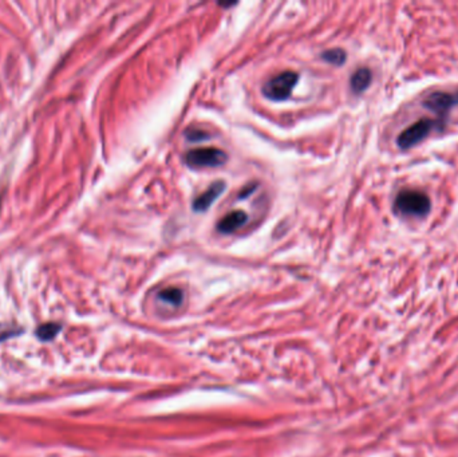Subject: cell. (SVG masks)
I'll return each instance as SVG.
<instances>
[{
	"mask_svg": "<svg viewBox=\"0 0 458 457\" xmlns=\"http://www.w3.org/2000/svg\"><path fill=\"white\" fill-rule=\"evenodd\" d=\"M298 81H299L298 72H291V70L280 72L266 82V85L263 87V94L266 98L276 102L287 100L291 96Z\"/></svg>",
	"mask_w": 458,
	"mask_h": 457,
	"instance_id": "obj_2",
	"label": "cell"
},
{
	"mask_svg": "<svg viewBox=\"0 0 458 457\" xmlns=\"http://www.w3.org/2000/svg\"><path fill=\"white\" fill-rule=\"evenodd\" d=\"M225 191V183L224 181H215L209 186L202 195L193 200V211L195 212H205L211 208L216 199Z\"/></svg>",
	"mask_w": 458,
	"mask_h": 457,
	"instance_id": "obj_6",
	"label": "cell"
},
{
	"mask_svg": "<svg viewBox=\"0 0 458 457\" xmlns=\"http://www.w3.org/2000/svg\"><path fill=\"white\" fill-rule=\"evenodd\" d=\"M437 127V122L424 118L417 121L412 127L405 129L401 134L398 136L397 143L401 149H410L417 143H421L425 137H428L430 131Z\"/></svg>",
	"mask_w": 458,
	"mask_h": 457,
	"instance_id": "obj_4",
	"label": "cell"
},
{
	"mask_svg": "<svg viewBox=\"0 0 458 457\" xmlns=\"http://www.w3.org/2000/svg\"><path fill=\"white\" fill-rule=\"evenodd\" d=\"M247 221H248V214H245L244 211H240V210L232 211V212L225 214L217 223V229L223 235H229V233H233L237 229L242 228Z\"/></svg>",
	"mask_w": 458,
	"mask_h": 457,
	"instance_id": "obj_7",
	"label": "cell"
},
{
	"mask_svg": "<svg viewBox=\"0 0 458 457\" xmlns=\"http://www.w3.org/2000/svg\"><path fill=\"white\" fill-rule=\"evenodd\" d=\"M19 333H20L19 330L15 329L10 325H0V342L4 340H8L10 337L18 335Z\"/></svg>",
	"mask_w": 458,
	"mask_h": 457,
	"instance_id": "obj_12",
	"label": "cell"
},
{
	"mask_svg": "<svg viewBox=\"0 0 458 457\" xmlns=\"http://www.w3.org/2000/svg\"><path fill=\"white\" fill-rule=\"evenodd\" d=\"M59 331H60V326L57 323H46L37 330V335L42 341H50L57 335Z\"/></svg>",
	"mask_w": 458,
	"mask_h": 457,
	"instance_id": "obj_11",
	"label": "cell"
},
{
	"mask_svg": "<svg viewBox=\"0 0 458 457\" xmlns=\"http://www.w3.org/2000/svg\"><path fill=\"white\" fill-rule=\"evenodd\" d=\"M394 208L405 216L425 217L430 212L431 204L429 198L422 192L403 191L394 201Z\"/></svg>",
	"mask_w": 458,
	"mask_h": 457,
	"instance_id": "obj_1",
	"label": "cell"
},
{
	"mask_svg": "<svg viewBox=\"0 0 458 457\" xmlns=\"http://www.w3.org/2000/svg\"><path fill=\"white\" fill-rule=\"evenodd\" d=\"M322 58L325 60H327L331 65H336V66H342L346 59H347V56H346V51L342 50V49H331V50H327L322 54Z\"/></svg>",
	"mask_w": 458,
	"mask_h": 457,
	"instance_id": "obj_10",
	"label": "cell"
},
{
	"mask_svg": "<svg viewBox=\"0 0 458 457\" xmlns=\"http://www.w3.org/2000/svg\"><path fill=\"white\" fill-rule=\"evenodd\" d=\"M372 81V70L367 67H360L353 74V77L350 79V85H351L353 91L359 94V93H363L370 86Z\"/></svg>",
	"mask_w": 458,
	"mask_h": 457,
	"instance_id": "obj_8",
	"label": "cell"
},
{
	"mask_svg": "<svg viewBox=\"0 0 458 457\" xmlns=\"http://www.w3.org/2000/svg\"><path fill=\"white\" fill-rule=\"evenodd\" d=\"M458 103L457 94H450L444 91H436L428 96L424 101V106L437 115H445L454 105Z\"/></svg>",
	"mask_w": 458,
	"mask_h": 457,
	"instance_id": "obj_5",
	"label": "cell"
},
{
	"mask_svg": "<svg viewBox=\"0 0 458 457\" xmlns=\"http://www.w3.org/2000/svg\"><path fill=\"white\" fill-rule=\"evenodd\" d=\"M228 155L217 148H197L188 152L185 162L193 169L200 168H217L227 162Z\"/></svg>",
	"mask_w": 458,
	"mask_h": 457,
	"instance_id": "obj_3",
	"label": "cell"
},
{
	"mask_svg": "<svg viewBox=\"0 0 458 457\" xmlns=\"http://www.w3.org/2000/svg\"><path fill=\"white\" fill-rule=\"evenodd\" d=\"M186 136H188L189 141H202V139H207L208 137V134L204 133V131H201V130H189L186 133Z\"/></svg>",
	"mask_w": 458,
	"mask_h": 457,
	"instance_id": "obj_13",
	"label": "cell"
},
{
	"mask_svg": "<svg viewBox=\"0 0 458 457\" xmlns=\"http://www.w3.org/2000/svg\"><path fill=\"white\" fill-rule=\"evenodd\" d=\"M157 298L159 302L169 304L172 307H177L183 303L184 300V294L180 288L177 287H166L164 290H161L157 294Z\"/></svg>",
	"mask_w": 458,
	"mask_h": 457,
	"instance_id": "obj_9",
	"label": "cell"
}]
</instances>
